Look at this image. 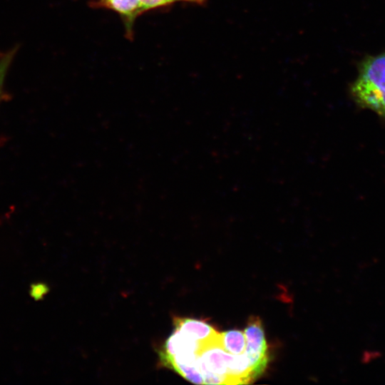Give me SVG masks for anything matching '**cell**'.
<instances>
[{"instance_id":"cell-7","label":"cell","mask_w":385,"mask_h":385,"mask_svg":"<svg viewBox=\"0 0 385 385\" xmlns=\"http://www.w3.org/2000/svg\"><path fill=\"white\" fill-rule=\"evenodd\" d=\"M167 368L174 370L185 379L196 384H204L198 362L194 364H171Z\"/></svg>"},{"instance_id":"cell-2","label":"cell","mask_w":385,"mask_h":385,"mask_svg":"<svg viewBox=\"0 0 385 385\" xmlns=\"http://www.w3.org/2000/svg\"><path fill=\"white\" fill-rule=\"evenodd\" d=\"M232 356L221 346L220 339L202 348L197 362L204 384H228V365Z\"/></svg>"},{"instance_id":"cell-3","label":"cell","mask_w":385,"mask_h":385,"mask_svg":"<svg viewBox=\"0 0 385 385\" xmlns=\"http://www.w3.org/2000/svg\"><path fill=\"white\" fill-rule=\"evenodd\" d=\"M247 356L253 379L265 370L268 361V346L266 342L262 321L258 317H250L245 329Z\"/></svg>"},{"instance_id":"cell-8","label":"cell","mask_w":385,"mask_h":385,"mask_svg":"<svg viewBox=\"0 0 385 385\" xmlns=\"http://www.w3.org/2000/svg\"><path fill=\"white\" fill-rule=\"evenodd\" d=\"M18 49V46H15L6 51L0 53V101L5 95L4 90V81Z\"/></svg>"},{"instance_id":"cell-6","label":"cell","mask_w":385,"mask_h":385,"mask_svg":"<svg viewBox=\"0 0 385 385\" xmlns=\"http://www.w3.org/2000/svg\"><path fill=\"white\" fill-rule=\"evenodd\" d=\"M221 346L232 354H241L246 348L245 333L240 330L232 329L220 333Z\"/></svg>"},{"instance_id":"cell-4","label":"cell","mask_w":385,"mask_h":385,"mask_svg":"<svg viewBox=\"0 0 385 385\" xmlns=\"http://www.w3.org/2000/svg\"><path fill=\"white\" fill-rule=\"evenodd\" d=\"M173 325L175 329L199 344L200 351L205 346L220 339V333L204 320L175 317Z\"/></svg>"},{"instance_id":"cell-5","label":"cell","mask_w":385,"mask_h":385,"mask_svg":"<svg viewBox=\"0 0 385 385\" xmlns=\"http://www.w3.org/2000/svg\"><path fill=\"white\" fill-rule=\"evenodd\" d=\"M98 4L121 14L130 25L142 13L138 0H99Z\"/></svg>"},{"instance_id":"cell-9","label":"cell","mask_w":385,"mask_h":385,"mask_svg":"<svg viewBox=\"0 0 385 385\" xmlns=\"http://www.w3.org/2000/svg\"><path fill=\"white\" fill-rule=\"evenodd\" d=\"M141 12L144 11L156 8L158 6L170 4L177 1H189L202 4L205 0H138Z\"/></svg>"},{"instance_id":"cell-1","label":"cell","mask_w":385,"mask_h":385,"mask_svg":"<svg viewBox=\"0 0 385 385\" xmlns=\"http://www.w3.org/2000/svg\"><path fill=\"white\" fill-rule=\"evenodd\" d=\"M350 93L359 106L385 117V53L361 63Z\"/></svg>"}]
</instances>
